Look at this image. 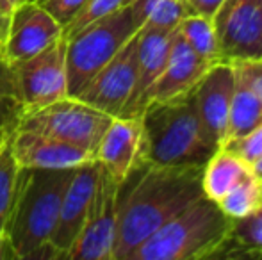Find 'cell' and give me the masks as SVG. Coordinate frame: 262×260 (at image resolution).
<instances>
[{
  "mask_svg": "<svg viewBox=\"0 0 262 260\" xmlns=\"http://www.w3.org/2000/svg\"><path fill=\"white\" fill-rule=\"evenodd\" d=\"M202 171L198 166L168 168L145 160L136 164L118 191L113 260H128L157 228L204 196Z\"/></svg>",
  "mask_w": 262,
  "mask_h": 260,
  "instance_id": "cell-1",
  "label": "cell"
},
{
  "mask_svg": "<svg viewBox=\"0 0 262 260\" xmlns=\"http://www.w3.org/2000/svg\"><path fill=\"white\" fill-rule=\"evenodd\" d=\"M75 168H20L4 232L16 258H54L50 239Z\"/></svg>",
  "mask_w": 262,
  "mask_h": 260,
  "instance_id": "cell-2",
  "label": "cell"
},
{
  "mask_svg": "<svg viewBox=\"0 0 262 260\" xmlns=\"http://www.w3.org/2000/svg\"><path fill=\"white\" fill-rule=\"evenodd\" d=\"M141 160L156 166L204 168L220 148L202 125L191 91L148 104L141 114Z\"/></svg>",
  "mask_w": 262,
  "mask_h": 260,
  "instance_id": "cell-3",
  "label": "cell"
},
{
  "mask_svg": "<svg viewBox=\"0 0 262 260\" xmlns=\"http://www.w3.org/2000/svg\"><path fill=\"white\" fill-rule=\"evenodd\" d=\"M232 228L220 205L200 196L145 239L128 260H207Z\"/></svg>",
  "mask_w": 262,
  "mask_h": 260,
  "instance_id": "cell-4",
  "label": "cell"
},
{
  "mask_svg": "<svg viewBox=\"0 0 262 260\" xmlns=\"http://www.w3.org/2000/svg\"><path fill=\"white\" fill-rule=\"evenodd\" d=\"M143 20L128 4L105 16L90 21L73 34L66 36V75L68 94L77 97L93 75L118 54V50L138 34Z\"/></svg>",
  "mask_w": 262,
  "mask_h": 260,
  "instance_id": "cell-5",
  "label": "cell"
},
{
  "mask_svg": "<svg viewBox=\"0 0 262 260\" xmlns=\"http://www.w3.org/2000/svg\"><path fill=\"white\" fill-rule=\"evenodd\" d=\"M114 116L86 104L77 97H64L52 104L24 111L16 130H31L61 139L90 152L97 150Z\"/></svg>",
  "mask_w": 262,
  "mask_h": 260,
  "instance_id": "cell-6",
  "label": "cell"
},
{
  "mask_svg": "<svg viewBox=\"0 0 262 260\" xmlns=\"http://www.w3.org/2000/svg\"><path fill=\"white\" fill-rule=\"evenodd\" d=\"M118 191L120 182L114 180L100 166L86 221L77 239L66 251L64 260H113L118 219Z\"/></svg>",
  "mask_w": 262,
  "mask_h": 260,
  "instance_id": "cell-7",
  "label": "cell"
},
{
  "mask_svg": "<svg viewBox=\"0 0 262 260\" xmlns=\"http://www.w3.org/2000/svg\"><path fill=\"white\" fill-rule=\"evenodd\" d=\"M212 23L221 61H262V0H223Z\"/></svg>",
  "mask_w": 262,
  "mask_h": 260,
  "instance_id": "cell-8",
  "label": "cell"
},
{
  "mask_svg": "<svg viewBox=\"0 0 262 260\" xmlns=\"http://www.w3.org/2000/svg\"><path fill=\"white\" fill-rule=\"evenodd\" d=\"M66 43L68 39L62 34L36 56L11 63L25 111L70 97L66 75Z\"/></svg>",
  "mask_w": 262,
  "mask_h": 260,
  "instance_id": "cell-9",
  "label": "cell"
},
{
  "mask_svg": "<svg viewBox=\"0 0 262 260\" xmlns=\"http://www.w3.org/2000/svg\"><path fill=\"white\" fill-rule=\"evenodd\" d=\"M139 32L134 34L82 87L77 98L111 116H120L132 93L138 73Z\"/></svg>",
  "mask_w": 262,
  "mask_h": 260,
  "instance_id": "cell-10",
  "label": "cell"
},
{
  "mask_svg": "<svg viewBox=\"0 0 262 260\" xmlns=\"http://www.w3.org/2000/svg\"><path fill=\"white\" fill-rule=\"evenodd\" d=\"M62 36V25L36 0H27L11 13L0 54L9 63L25 61Z\"/></svg>",
  "mask_w": 262,
  "mask_h": 260,
  "instance_id": "cell-11",
  "label": "cell"
},
{
  "mask_svg": "<svg viewBox=\"0 0 262 260\" xmlns=\"http://www.w3.org/2000/svg\"><path fill=\"white\" fill-rule=\"evenodd\" d=\"M98 173H100L98 160L80 164L73 171V177L66 187L64 196H62L57 225H55L52 239H50V251H52L54 258L64 260L66 251L70 250L73 241L82 230L88 208H90L91 198L95 193V185H97Z\"/></svg>",
  "mask_w": 262,
  "mask_h": 260,
  "instance_id": "cell-12",
  "label": "cell"
},
{
  "mask_svg": "<svg viewBox=\"0 0 262 260\" xmlns=\"http://www.w3.org/2000/svg\"><path fill=\"white\" fill-rule=\"evenodd\" d=\"M235 73L232 63H220L209 66L191 89L198 116L205 132L217 146H223L227 135L228 111H230L232 93H234Z\"/></svg>",
  "mask_w": 262,
  "mask_h": 260,
  "instance_id": "cell-13",
  "label": "cell"
},
{
  "mask_svg": "<svg viewBox=\"0 0 262 260\" xmlns=\"http://www.w3.org/2000/svg\"><path fill=\"white\" fill-rule=\"evenodd\" d=\"M175 31H159L152 27L139 29V43H138V73L132 93L125 104L120 116L134 118L141 116L148 104V94L152 86L161 75L166 64L171 46V38Z\"/></svg>",
  "mask_w": 262,
  "mask_h": 260,
  "instance_id": "cell-14",
  "label": "cell"
},
{
  "mask_svg": "<svg viewBox=\"0 0 262 260\" xmlns=\"http://www.w3.org/2000/svg\"><path fill=\"white\" fill-rule=\"evenodd\" d=\"M13 153L20 168H77L97 160L84 148L31 130H14Z\"/></svg>",
  "mask_w": 262,
  "mask_h": 260,
  "instance_id": "cell-15",
  "label": "cell"
},
{
  "mask_svg": "<svg viewBox=\"0 0 262 260\" xmlns=\"http://www.w3.org/2000/svg\"><path fill=\"white\" fill-rule=\"evenodd\" d=\"M141 116H114L97 150V160L116 182H123L141 160Z\"/></svg>",
  "mask_w": 262,
  "mask_h": 260,
  "instance_id": "cell-16",
  "label": "cell"
},
{
  "mask_svg": "<svg viewBox=\"0 0 262 260\" xmlns=\"http://www.w3.org/2000/svg\"><path fill=\"white\" fill-rule=\"evenodd\" d=\"M209 69V64L196 56L175 29L171 46L161 75L152 86L148 94V104L164 102L189 93L200 77ZM146 104V105H148Z\"/></svg>",
  "mask_w": 262,
  "mask_h": 260,
  "instance_id": "cell-17",
  "label": "cell"
},
{
  "mask_svg": "<svg viewBox=\"0 0 262 260\" xmlns=\"http://www.w3.org/2000/svg\"><path fill=\"white\" fill-rule=\"evenodd\" d=\"M252 171V166L246 164L237 153L228 148H217L214 155L207 160L202 171V191L204 196L212 201H220L230 189H234L246 175Z\"/></svg>",
  "mask_w": 262,
  "mask_h": 260,
  "instance_id": "cell-18",
  "label": "cell"
},
{
  "mask_svg": "<svg viewBox=\"0 0 262 260\" xmlns=\"http://www.w3.org/2000/svg\"><path fill=\"white\" fill-rule=\"evenodd\" d=\"M212 258H262V205L248 216L232 219V228Z\"/></svg>",
  "mask_w": 262,
  "mask_h": 260,
  "instance_id": "cell-19",
  "label": "cell"
},
{
  "mask_svg": "<svg viewBox=\"0 0 262 260\" xmlns=\"http://www.w3.org/2000/svg\"><path fill=\"white\" fill-rule=\"evenodd\" d=\"M235 73V69H234ZM262 123V104L255 97L252 89L246 86V82L235 73L234 93H232L230 111H228L227 135L225 143L230 139H237L252 132L255 127ZM223 143V145H225Z\"/></svg>",
  "mask_w": 262,
  "mask_h": 260,
  "instance_id": "cell-20",
  "label": "cell"
},
{
  "mask_svg": "<svg viewBox=\"0 0 262 260\" xmlns=\"http://www.w3.org/2000/svg\"><path fill=\"white\" fill-rule=\"evenodd\" d=\"M177 31L186 39V43L191 46V50L200 59H204L209 66L221 61L212 18L200 16V14H191V16H187L177 27Z\"/></svg>",
  "mask_w": 262,
  "mask_h": 260,
  "instance_id": "cell-21",
  "label": "cell"
},
{
  "mask_svg": "<svg viewBox=\"0 0 262 260\" xmlns=\"http://www.w3.org/2000/svg\"><path fill=\"white\" fill-rule=\"evenodd\" d=\"M216 203L228 218H245L262 205V178L250 171L234 189H230Z\"/></svg>",
  "mask_w": 262,
  "mask_h": 260,
  "instance_id": "cell-22",
  "label": "cell"
},
{
  "mask_svg": "<svg viewBox=\"0 0 262 260\" xmlns=\"http://www.w3.org/2000/svg\"><path fill=\"white\" fill-rule=\"evenodd\" d=\"M25 105L18 91L13 64L0 54V134L16 130Z\"/></svg>",
  "mask_w": 262,
  "mask_h": 260,
  "instance_id": "cell-23",
  "label": "cell"
},
{
  "mask_svg": "<svg viewBox=\"0 0 262 260\" xmlns=\"http://www.w3.org/2000/svg\"><path fill=\"white\" fill-rule=\"evenodd\" d=\"M13 134L14 130L0 134V233L4 232L11 205H13L16 178L20 171L13 153Z\"/></svg>",
  "mask_w": 262,
  "mask_h": 260,
  "instance_id": "cell-24",
  "label": "cell"
},
{
  "mask_svg": "<svg viewBox=\"0 0 262 260\" xmlns=\"http://www.w3.org/2000/svg\"><path fill=\"white\" fill-rule=\"evenodd\" d=\"M191 14L194 13L186 0H154L150 14L143 27H152L159 29V31H175Z\"/></svg>",
  "mask_w": 262,
  "mask_h": 260,
  "instance_id": "cell-25",
  "label": "cell"
},
{
  "mask_svg": "<svg viewBox=\"0 0 262 260\" xmlns=\"http://www.w3.org/2000/svg\"><path fill=\"white\" fill-rule=\"evenodd\" d=\"M132 2H134V0H90V2L86 4V7L79 13V16L70 25H66L62 34L64 36L73 34V32L82 29L84 25H88L90 21L97 20V18H100V16H105V14H109V13H114V11H118V9H123V7H127L128 4H132Z\"/></svg>",
  "mask_w": 262,
  "mask_h": 260,
  "instance_id": "cell-26",
  "label": "cell"
},
{
  "mask_svg": "<svg viewBox=\"0 0 262 260\" xmlns=\"http://www.w3.org/2000/svg\"><path fill=\"white\" fill-rule=\"evenodd\" d=\"M223 148H228L230 152L237 153L246 164L252 166L262 155V123L246 135H243V137L227 141L223 145Z\"/></svg>",
  "mask_w": 262,
  "mask_h": 260,
  "instance_id": "cell-27",
  "label": "cell"
},
{
  "mask_svg": "<svg viewBox=\"0 0 262 260\" xmlns=\"http://www.w3.org/2000/svg\"><path fill=\"white\" fill-rule=\"evenodd\" d=\"M36 2L41 7H45L62 25V31H64L66 25H70L79 16V13L86 7L90 0H36Z\"/></svg>",
  "mask_w": 262,
  "mask_h": 260,
  "instance_id": "cell-28",
  "label": "cell"
},
{
  "mask_svg": "<svg viewBox=\"0 0 262 260\" xmlns=\"http://www.w3.org/2000/svg\"><path fill=\"white\" fill-rule=\"evenodd\" d=\"M232 66L262 104V61H235Z\"/></svg>",
  "mask_w": 262,
  "mask_h": 260,
  "instance_id": "cell-29",
  "label": "cell"
},
{
  "mask_svg": "<svg viewBox=\"0 0 262 260\" xmlns=\"http://www.w3.org/2000/svg\"><path fill=\"white\" fill-rule=\"evenodd\" d=\"M186 2L189 4L194 14L212 18L216 14V11L220 9L221 4H223V0H186Z\"/></svg>",
  "mask_w": 262,
  "mask_h": 260,
  "instance_id": "cell-30",
  "label": "cell"
},
{
  "mask_svg": "<svg viewBox=\"0 0 262 260\" xmlns=\"http://www.w3.org/2000/svg\"><path fill=\"white\" fill-rule=\"evenodd\" d=\"M0 260H18L16 253L13 250L9 237L6 235V232L0 233Z\"/></svg>",
  "mask_w": 262,
  "mask_h": 260,
  "instance_id": "cell-31",
  "label": "cell"
},
{
  "mask_svg": "<svg viewBox=\"0 0 262 260\" xmlns=\"http://www.w3.org/2000/svg\"><path fill=\"white\" fill-rule=\"evenodd\" d=\"M24 2H27V0H0V13L9 20L11 13H13L18 6H21Z\"/></svg>",
  "mask_w": 262,
  "mask_h": 260,
  "instance_id": "cell-32",
  "label": "cell"
},
{
  "mask_svg": "<svg viewBox=\"0 0 262 260\" xmlns=\"http://www.w3.org/2000/svg\"><path fill=\"white\" fill-rule=\"evenodd\" d=\"M7 18L4 16L2 13H0V49H2V41H4V38H6V31H7Z\"/></svg>",
  "mask_w": 262,
  "mask_h": 260,
  "instance_id": "cell-33",
  "label": "cell"
},
{
  "mask_svg": "<svg viewBox=\"0 0 262 260\" xmlns=\"http://www.w3.org/2000/svg\"><path fill=\"white\" fill-rule=\"evenodd\" d=\"M252 171H253V173H255L259 178H262V155L255 160V162L252 164Z\"/></svg>",
  "mask_w": 262,
  "mask_h": 260,
  "instance_id": "cell-34",
  "label": "cell"
}]
</instances>
